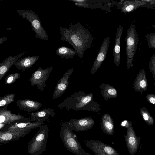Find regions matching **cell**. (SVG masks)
Returning <instances> with one entry per match:
<instances>
[{
  "label": "cell",
  "instance_id": "17",
  "mask_svg": "<svg viewBox=\"0 0 155 155\" xmlns=\"http://www.w3.org/2000/svg\"><path fill=\"white\" fill-rule=\"evenodd\" d=\"M123 31V27L120 25L117 29L113 54V60L116 66L118 67L120 61V40Z\"/></svg>",
  "mask_w": 155,
  "mask_h": 155
},
{
  "label": "cell",
  "instance_id": "21",
  "mask_svg": "<svg viewBox=\"0 0 155 155\" xmlns=\"http://www.w3.org/2000/svg\"><path fill=\"white\" fill-rule=\"evenodd\" d=\"M25 134L15 131L8 130L0 131V143L6 144L18 140L24 137Z\"/></svg>",
  "mask_w": 155,
  "mask_h": 155
},
{
  "label": "cell",
  "instance_id": "26",
  "mask_svg": "<svg viewBox=\"0 0 155 155\" xmlns=\"http://www.w3.org/2000/svg\"><path fill=\"white\" fill-rule=\"evenodd\" d=\"M15 96L14 93H11L5 95L0 98V107L1 108L8 105L14 102V98Z\"/></svg>",
  "mask_w": 155,
  "mask_h": 155
},
{
  "label": "cell",
  "instance_id": "6",
  "mask_svg": "<svg viewBox=\"0 0 155 155\" xmlns=\"http://www.w3.org/2000/svg\"><path fill=\"white\" fill-rule=\"evenodd\" d=\"M20 17L26 19L30 22L35 37L43 40H48V36L42 27L39 17L31 10H17Z\"/></svg>",
  "mask_w": 155,
  "mask_h": 155
},
{
  "label": "cell",
  "instance_id": "35",
  "mask_svg": "<svg viewBox=\"0 0 155 155\" xmlns=\"http://www.w3.org/2000/svg\"><path fill=\"white\" fill-rule=\"evenodd\" d=\"M154 85H155V82L154 83Z\"/></svg>",
  "mask_w": 155,
  "mask_h": 155
},
{
  "label": "cell",
  "instance_id": "24",
  "mask_svg": "<svg viewBox=\"0 0 155 155\" xmlns=\"http://www.w3.org/2000/svg\"><path fill=\"white\" fill-rule=\"evenodd\" d=\"M100 87L102 96L106 101L109 99L114 98L117 97V91L108 84L102 83Z\"/></svg>",
  "mask_w": 155,
  "mask_h": 155
},
{
  "label": "cell",
  "instance_id": "15",
  "mask_svg": "<svg viewBox=\"0 0 155 155\" xmlns=\"http://www.w3.org/2000/svg\"><path fill=\"white\" fill-rule=\"evenodd\" d=\"M7 107L5 106L0 109V123L6 124L26 118L21 114L12 113L8 110Z\"/></svg>",
  "mask_w": 155,
  "mask_h": 155
},
{
  "label": "cell",
  "instance_id": "31",
  "mask_svg": "<svg viewBox=\"0 0 155 155\" xmlns=\"http://www.w3.org/2000/svg\"><path fill=\"white\" fill-rule=\"evenodd\" d=\"M146 97L149 102L155 105V95L148 94L147 95Z\"/></svg>",
  "mask_w": 155,
  "mask_h": 155
},
{
  "label": "cell",
  "instance_id": "3",
  "mask_svg": "<svg viewBox=\"0 0 155 155\" xmlns=\"http://www.w3.org/2000/svg\"><path fill=\"white\" fill-rule=\"evenodd\" d=\"M68 122H63L59 132L60 137L65 148L76 155H91L83 150Z\"/></svg>",
  "mask_w": 155,
  "mask_h": 155
},
{
  "label": "cell",
  "instance_id": "16",
  "mask_svg": "<svg viewBox=\"0 0 155 155\" xmlns=\"http://www.w3.org/2000/svg\"><path fill=\"white\" fill-rule=\"evenodd\" d=\"M56 114L53 109L48 108L32 112L30 120L31 122H44L50 117H53Z\"/></svg>",
  "mask_w": 155,
  "mask_h": 155
},
{
  "label": "cell",
  "instance_id": "19",
  "mask_svg": "<svg viewBox=\"0 0 155 155\" xmlns=\"http://www.w3.org/2000/svg\"><path fill=\"white\" fill-rule=\"evenodd\" d=\"M144 69H141L137 74L133 84V89L135 91L142 93L147 91L148 84L146 78Z\"/></svg>",
  "mask_w": 155,
  "mask_h": 155
},
{
  "label": "cell",
  "instance_id": "1",
  "mask_svg": "<svg viewBox=\"0 0 155 155\" xmlns=\"http://www.w3.org/2000/svg\"><path fill=\"white\" fill-rule=\"evenodd\" d=\"M61 39L70 44L82 62L85 51L90 48L93 38L89 31L78 22L71 24L68 28L60 27Z\"/></svg>",
  "mask_w": 155,
  "mask_h": 155
},
{
  "label": "cell",
  "instance_id": "10",
  "mask_svg": "<svg viewBox=\"0 0 155 155\" xmlns=\"http://www.w3.org/2000/svg\"><path fill=\"white\" fill-rule=\"evenodd\" d=\"M117 5L118 9L125 14L130 13L139 7L155 9L146 0H122L117 2Z\"/></svg>",
  "mask_w": 155,
  "mask_h": 155
},
{
  "label": "cell",
  "instance_id": "28",
  "mask_svg": "<svg viewBox=\"0 0 155 155\" xmlns=\"http://www.w3.org/2000/svg\"><path fill=\"white\" fill-rule=\"evenodd\" d=\"M149 48L155 49V33L149 32L145 35Z\"/></svg>",
  "mask_w": 155,
  "mask_h": 155
},
{
  "label": "cell",
  "instance_id": "12",
  "mask_svg": "<svg viewBox=\"0 0 155 155\" xmlns=\"http://www.w3.org/2000/svg\"><path fill=\"white\" fill-rule=\"evenodd\" d=\"M110 39V37L107 36L101 45L92 67L91 75L94 74L97 71L105 59L108 50Z\"/></svg>",
  "mask_w": 155,
  "mask_h": 155
},
{
  "label": "cell",
  "instance_id": "22",
  "mask_svg": "<svg viewBox=\"0 0 155 155\" xmlns=\"http://www.w3.org/2000/svg\"><path fill=\"white\" fill-rule=\"evenodd\" d=\"M101 128L103 132L109 135H112L114 132V121L111 116L106 113L102 116L101 121Z\"/></svg>",
  "mask_w": 155,
  "mask_h": 155
},
{
  "label": "cell",
  "instance_id": "23",
  "mask_svg": "<svg viewBox=\"0 0 155 155\" xmlns=\"http://www.w3.org/2000/svg\"><path fill=\"white\" fill-rule=\"evenodd\" d=\"M39 56H28L18 59L14 65L17 68L23 71L31 67L39 58Z\"/></svg>",
  "mask_w": 155,
  "mask_h": 155
},
{
  "label": "cell",
  "instance_id": "9",
  "mask_svg": "<svg viewBox=\"0 0 155 155\" xmlns=\"http://www.w3.org/2000/svg\"><path fill=\"white\" fill-rule=\"evenodd\" d=\"M86 145L96 155H120L111 146L98 140H87Z\"/></svg>",
  "mask_w": 155,
  "mask_h": 155
},
{
  "label": "cell",
  "instance_id": "27",
  "mask_svg": "<svg viewBox=\"0 0 155 155\" xmlns=\"http://www.w3.org/2000/svg\"><path fill=\"white\" fill-rule=\"evenodd\" d=\"M140 113L145 121L149 125L153 124L154 120L153 118L150 115L147 110L145 107H141Z\"/></svg>",
  "mask_w": 155,
  "mask_h": 155
},
{
  "label": "cell",
  "instance_id": "4",
  "mask_svg": "<svg viewBox=\"0 0 155 155\" xmlns=\"http://www.w3.org/2000/svg\"><path fill=\"white\" fill-rule=\"evenodd\" d=\"M32 138L29 142L28 153L30 155H40L45 152L47 147L48 128L42 125Z\"/></svg>",
  "mask_w": 155,
  "mask_h": 155
},
{
  "label": "cell",
  "instance_id": "7",
  "mask_svg": "<svg viewBox=\"0 0 155 155\" xmlns=\"http://www.w3.org/2000/svg\"><path fill=\"white\" fill-rule=\"evenodd\" d=\"M44 122H32L29 119H26L6 124L1 131L13 130L27 134L32 129L42 126Z\"/></svg>",
  "mask_w": 155,
  "mask_h": 155
},
{
  "label": "cell",
  "instance_id": "30",
  "mask_svg": "<svg viewBox=\"0 0 155 155\" xmlns=\"http://www.w3.org/2000/svg\"><path fill=\"white\" fill-rule=\"evenodd\" d=\"M149 68L152 74L153 78L155 79V54L151 56L149 64Z\"/></svg>",
  "mask_w": 155,
  "mask_h": 155
},
{
  "label": "cell",
  "instance_id": "11",
  "mask_svg": "<svg viewBox=\"0 0 155 155\" xmlns=\"http://www.w3.org/2000/svg\"><path fill=\"white\" fill-rule=\"evenodd\" d=\"M124 125L127 129V135L124 136L126 146L131 155L136 153L139 145L138 140L136 137L130 121H126Z\"/></svg>",
  "mask_w": 155,
  "mask_h": 155
},
{
  "label": "cell",
  "instance_id": "8",
  "mask_svg": "<svg viewBox=\"0 0 155 155\" xmlns=\"http://www.w3.org/2000/svg\"><path fill=\"white\" fill-rule=\"evenodd\" d=\"M53 69L52 66L43 69L41 67L33 73L29 79L32 86H36L41 91H43L46 86V81Z\"/></svg>",
  "mask_w": 155,
  "mask_h": 155
},
{
  "label": "cell",
  "instance_id": "18",
  "mask_svg": "<svg viewBox=\"0 0 155 155\" xmlns=\"http://www.w3.org/2000/svg\"><path fill=\"white\" fill-rule=\"evenodd\" d=\"M16 103L20 109L29 112L38 110L42 106L41 103L30 99L18 100Z\"/></svg>",
  "mask_w": 155,
  "mask_h": 155
},
{
  "label": "cell",
  "instance_id": "13",
  "mask_svg": "<svg viewBox=\"0 0 155 155\" xmlns=\"http://www.w3.org/2000/svg\"><path fill=\"white\" fill-rule=\"evenodd\" d=\"M68 122L72 129L77 132L90 129L95 124V121L91 116L78 119H71Z\"/></svg>",
  "mask_w": 155,
  "mask_h": 155
},
{
  "label": "cell",
  "instance_id": "33",
  "mask_svg": "<svg viewBox=\"0 0 155 155\" xmlns=\"http://www.w3.org/2000/svg\"><path fill=\"white\" fill-rule=\"evenodd\" d=\"M146 1L148 2L153 6L155 7V0H146Z\"/></svg>",
  "mask_w": 155,
  "mask_h": 155
},
{
  "label": "cell",
  "instance_id": "29",
  "mask_svg": "<svg viewBox=\"0 0 155 155\" xmlns=\"http://www.w3.org/2000/svg\"><path fill=\"white\" fill-rule=\"evenodd\" d=\"M21 75V74L17 72L9 74L5 79V84H10L14 83L20 78Z\"/></svg>",
  "mask_w": 155,
  "mask_h": 155
},
{
  "label": "cell",
  "instance_id": "5",
  "mask_svg": "<svg viewBox=\"0 0 155 155\" xmlns=\"http://www.w3.org/2000/svg\"><path fill=\"white\" fill-rule=\"evenodd\" d=\"M126 51L127 57V69L133 66V58L135 54L139 41L136 26L132 23L127 30L125 38Z\"/></svg>",
  "mask_w": 155,
  "mask_h": 155
},
{
  "label": "cell",
  "instance_id": "2",
  "mask_svg": "<svg viewBox=\"0 0 155 155\" xmlns=\"http://www.w3.org/2000/svg\"><path fill=\"white\" fill-rule=\"evenodd\" d=\"M93 98L92 93H85L80 91L71 94L58 107L60 108L66 107L68 110L72 109L99 112L101 110L100 105L94 101Z\"/></svg>",
  "mask_w": 155,
  "mask_h": 155
},
{
  "label": "cell",
  "instance_id": "32",
  "mask_svg": "<svg viewBox=\"0 0 155 155\" xmlns=\"http://www.w3.org/2000/svg\"><path fill=\"white\" fill-rule=\"evenodd\" d=\"M8 38L6 37H1L0 38V45H1L3 42L7 41Z\"/></svg>",
  "mask_w": 155,
  "mask_h": 155
},
{
  "label": "cell",
  "instance_id": "25",
  "mask_svg": "<svg viewBox=\"0 0 155 155\" xmlns=\"http://www.w3.org/2000/svg\"><path fill=\"white\" fill-rule=\"evenodd\" d=\"M56 53L61 58L67 59L72 58L77 54L75 50L65 46H61L58 48Z\"/></svg>",
  "mask_w": 155,
  "mask_h": 155
},
{
  "label": "cell",
  "instance_id": "34",
  "mask_svg": "<svg viewBox=\"0 0 155 155\" xmlns=\"http://www.w3.org/2000/svg\"><path fill=\"white\" fill-rule=\"evenodd\" d=\"M151 26L153 27L154 28H155V24H152L151 25Z\"/></svg>",
  "mask_w": 155,
  "mask_h": 155
},
{
  "label": "cell",
  "instance_id": "14",
  "mask_svg": "<svg viewBox=\"0 0 155 155\" xmlns=\"http://www.w3.org/2000/svg\"><path fill=\"white\" fill-rule=\"evenodd\" d=\"M73 71V68L67 71L57 83L53 92L52 98L55 99L61 97L65 92L69 84L68 80Z\"/></svg>",
  "mask_w": 155,
  "mask_h": 155
},
{
  "label": "cell",
  "instance_id": "20",
  "mask_svg": "<svg viewBox=\"0 0 155 155\" xmlns=\"http://www.w3.org/2000/svg\"><path fill=\"white\" fill-rule=\"evenodd\" d=\"M24 53H21L17 55H10L0 64V81L5 76L10 68L21 56Z\"/></svg>",
  "mask_w": 155,
  "mask_h": 155
}]
</instances>
